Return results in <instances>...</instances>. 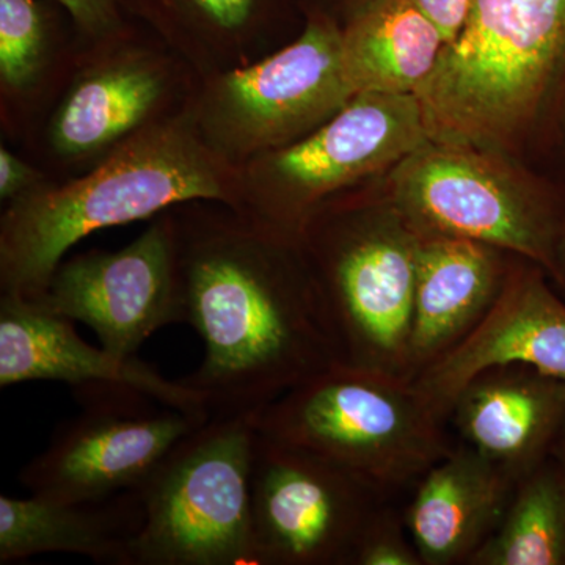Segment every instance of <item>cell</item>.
Segmentation results:
<instances>
[{"mask_svg": "<svg viewBox=\"0 0 565 565\" xmlns=\"http://www.w3.org/2000/svg\"><path fill=\"white\" fill-rule=\"evenodd\" d=\"M185 323L203 341L181 379L211 415L258 412L341 362L302 245L234 211L177 217Z\"/></svg>", "mask_w": 565, "mask_h": 565, "instance_id": "obj_1", "label": "cell"}, {"mask_svg": "<svg viewBox=\"0 0 565 565\" xmlns=\"http://www.w3.org/2000/svg\"><path fill=\"white\" fill-rule=\"evenodd\" d=\"M241 170L204 141L192 114L154 121L79 180L43 184L10 202L0 222V288L39 300L63 256L88 234L178 204L241 211Z\"/></svg>", "mask_w": 565, "mask_h": 565, "instance_id": "obj_2", "label": "cell"}, {"mask_svg": "<svg viewBox=\"0 0 565 565\" xmlns=\"http://www.w3.org/2000/svg\"><path fill=\"white\" fill-rule=\"evenodd\" d=\"M565 90V0H471L416 92L429 139L500 152Z\"/></svg>", "mask_w": 565, "mask_h": 565, "instance_id": "obj_3", "label": "cell"}, {"mask_svg": "<svg viewBox=\"0 0 565 565\" xmlns=\"http://www.w3.org/2000/svg\"><path fill=\"white\" fill-rule=\"evenodd\" d=\"M264 437L362 479L388 501L452 451L448 422L403 375L332 364L256 412Z\"/></svg>", "mask_w": 565, "mask_h": 565, "instance_id": "obj_4", "label": "cell"}, {"mask_svg": "<svg viewBox=\"0 0 565 565\" xmlns=\"http://www.w3.org/2000/svg\"><path fill=\"white\" fill-rule=\"evenodd\" d=\"M255 418L212 415L167 455L140 489L145 522L129 565H256Z\"/></svg>", "mask_w": 565, "mask_h": 565, "instance_id": "obj_5", "label": "cell"}, {"mask_svg": "<svg viewBox=\"0 0 565 565\" xmlns=\"http://www.w3.org/2000/svg\"><path fill=\"white\" fill-rule=\"evenodd\" d=\"M500 152L427 140L388 184V206L422 234L462 237L500 248L556 275L565 200L523 180Z\"/></svg>", "mask_w": 565, "mask_h": 565, "instance_id": "obj_6", "label": "cell"}, {"mask_svg": "<svg viewBox=\"0 0 565 565\" xmlns=\"http://www.w3.org/2000/svg\"><path fill=\"white\" fill-rule=\"evenodd\" d=\"M362 222L308 218L299 239L343 363L407 377L423 234L393 207Z\"/></svg>", "mask_w": 565, "mask_h": 565, "instance_id": "obj_7", "label": "cell"}, {"mask_svg": "<svg viewBox=\"0 0 565 565\" xmlns=\"http://www.w3.org/2000/svg\"><path fill=\"white\" fill-rule=\"evenodd\" d=\"M429 140L416 93H356L302 140L241 167V211L299 236L327 199L399 166Z\"/></svg>", "mask_w": 565, "mask_h": 565, "instance_id": "obj_8", "label": "cell"}, {"mask_svg": "<svg viewBox=\"0 0 565 565\" xmlns=\"http://www.w3.org/2000/svg\"><path fill=\"white\" fill-rule=\"evenodd\" d=\"M353 95L343 29L319 14L289 46L212 81L192 117L212 150L241 169L321 128Z\"/></svg>", "mask_w": 565, "mask_h": 565, "instance_id": "obj_9", "label": "cell"}, {"mask_svg": "<svg viewBox=\"0 0 565 565\" xmlns=\"http://www.w3.org/2000/svg\"><path fill=\"white\" fill-rule=\"evenodd\" d=\"M82 411L22 468L21 486L52 500L99 501L140 492L202 418L125 386L76 390Z\"/></svg>", "mask_w": 565, "mask_h": 565, "instance_id": "obj_10", "label": "cell"}, {"mask_svg": "<svg viewBox=\"0 0 565 565\" xmlns=\"http://www.w3.org/2000/svg\"><path fill=\"white\" fill-rule=\"evenodd\" d=\"M385 503L351 471L258 433L252 467L256 565H352L364 527Z\"/></svg>", "mask_w": 565, "mask_h": 565, "instance_id": "obj_11", "label": "cell"}, {"mask_svg": "<svg viewBox=\"0 0 565 565\" xmlns=\"http://www.w3.org/2000/svg\"><path fill=\"white\" fill-rule=\"evenodd\" d=\"M32 302L90 327L115 355L136 356L158 330L185 323L177 217L159 215L121 250H93L62 263Z\"/></svg>", "mask_w": 565, "mask_h": 565, "instance_id": "obj_12", "label": "cell"}, {"mask_svg": "<svg viewBox=\"0 0 565 565\" xmlns=\"http://www.w3.org/2000/svg\"><path fill=\"white\" fill-rule=\"evenodd\" d=\"M548 274L520 258L478 326L411 379L426 404L449 422L465 385L501 364H526L565 382V299Z\"/></svg>", "mask_w": 565, "mask_h": 565, "instance_id": "obj_13", "label": "cell"}, {"mask_svg": "<svg viewBox=\"0 0 565 565\" xmlns=\"http://www.w3.org/2000/svg\"><path fill=\"white\" fill-rule=\"evenodd\" d=\"M61 382L74 392L125 386L188 414L210 418L202 397L182 381H169L136 356L115 355L82 340L74 322L24 297H0V386Z\"/></svg>", "mask_w": 565, "mask_h": 565, "instance_id": "obj_14", "label": "cell"}, {"mask_svg": "<svg viewBox=\"0 0 565 565\" xmlns=\"http://www.w3.org/2000/svg\"><path fill=\"white\" fill-rule=\"evenodd\" d=\"M460 444L519 482L552 457L565 427V382L526 364L475 375L452 404Z\"/></svg>", "mask_w": 565, "mask_h": 565, "instance_id": "obj_15", "label": "cell"}, {"mask_svg": "<svg viewBox=\"0 0 565 565\" xmlns=\"http://www.w3.org/2000/svg\"><path fill=\"white\" fill-rule=\"evenodd\" d=\"M515 484L463 444L433 465L403 511L423 565H468L500 525Z\"/></svg>", "mask_w": 565, "mask_h": 565, "instance_id": "obj_16", "label": "cell"}, {"mask_svg": "<svg viewBox=\"0 0 565 565\" xmlns=\"http://www.w3.org/2000/svg\"><path fill=\"white\" fill-rule=\"evenodd\" d=\"M505 256L509 253L476 241L423 234L408 341V381L455 348L484 318L511 270Z\"/></svg>", "mask_w": 565, "mask_h": 565, "instance_id": "obj_17", "label": "cell"}, {"mask_svg": "<svg viewBox=\"0 0 565 565\" xmlns=\"http://www.w3.org/2000/svg\"><path fill=\"white\" fill-rule=\"evenodd\" d=\"M143 522L140 492L82 503L0 494V564L73 553L99 564L129 565Z\"/></svg>", "mask_w": 565, "mask_h": 565, "instance_id": "obj_18", "label": "cell"}, {"mask_svg": "<svg viewBox=\"0 0 565 565\" xmlns=\"http://www.w3.org/2000/svg\"><path fill=\"white\" fill-rule=\"evenodd\" d=\"M166 92V71L145 54L117 55L85 71L52 118V150L68 161L109 154L154 122Z\"/></svg>", "mask_w": 565, "mask_h": 565, "instance_id": "obj_19", "label": "cell"}, {"mask_svg": "<svg viewBox=\"0 0 565 565\" xmlns=\"http://www.w3.org/2000/svg\"><path fill=\"white\" fill-rule=\"evenodd\" d=\"M446 46L414 0H367L343 29V66L353 93H416Z\"/></svg>", "mask_w": 565, "mask_h": 565, "instance_id": "obj_20", "label": "cell"}, {"mask_svg": "<svg viewBox=\"0 0 565 565\" xmlns=\"http://www.w3.org/2000/svg\"><path fill=\"white\" fill-rule=\"evenodd\" d=\"M468 565H565V465L548 457L516 482L500 525Z\"/></svg>", "mask_w": 565, "mask_h": 565, "instance_id": "obj_21", "label": "cell"}, {"mask_svg": "<svg viewBox=\"0 0 565 565\" xmlns=\"http://www.w3.org/2000/svg\"><path fill=\"white\" fill-rule=\"evenodd\" d=\"M121 9L172 33L241 36L262 21L267 0H118Z\"/></svg>", "mask_w": 565, "mask_h": 565, "instance_id": "obj_22", "label": "cell"}, {"mask_svg": "<svg viewBox=\"0 0 565 565\" xmlns=\"http://www.w3.org/2000/svg\"><path fill=\"white\" fill-rule=\"evenodd\" d=\"M47 43L46 10L36 0H0V81L24 90L39 77Z\"/></svg>", "mask_w": 565, "mask_h": 565, "instance_id": "obj_23", "label": "cell"}, {"mask_svg": "<svg viewBox=\"0 0 565 565\" xmlns=\"http://www.w3.org/2000/svg\"><path fill=\"white\" fill-rule=\"evenodd\" d=\"M352 565H423L394 501L382 504L364 527Z\"/></svg>", "mask_w": 565, "mask_h": 565, "instance_id": "obj_24", "label": "cell"}, {"mask_svg": "<svg viewBox=\"0 0 565 565\" xmlns=\"http://www.w3.org/2000/svg\"><path fill=\"white\" fill-rule=\"evenodd\" d=\"M82 35L95 41L120 39L125 32L118 0H55Z\"/></svg>", "mask_w": 565, "mask_h": 565, "instance_id": "obj_25", "label": "cell"}, {"mask_svg": "<svg viewBox=\"0 0 565 565\" xmlns=\"http://www.w3.org/2000/svg\"><path fill=\"white\" fill-rule=\"evenodd\" d=\"M43 184L40 174L29 163L21 161L13 152L2 147L0 150V199L13 202Z\"/></svg>", "mask_w": 565, "mask_h": 565, "instance_id": "obj_26", "label": "cell"}, {"mask_svg": "<svg viewBox=\"0 0 565 565\" xmlns=\"http://www.w3.org/2000/svg\"><path fill=\"white\" fill-rule=\"evenodd\" d=\"M414 2L440 29L446 44L455 41L462 31L471 7V0H414Z\"/></svg>", "mask_w": 565, "mask_h": 565, "instance_id": "obj_27", "label": "cell"}, {"mask_svg": "<svg viewBox=\"0 0 565 565\" xmlns=\"http://www.w3.org/2000/svg\"><path fill=\"white\" fill-rule=\"evenodd\" d=\"M552 282L559 289L565 299V234L563 241H561L559 250H557L556 275Z\"/></svg>", "mask_w": 565, "mask_h": 565, "instance_id": "obj_28", "label": "cell"}, {"mask_svg": "<svg viewBox=\"0 0 565 565\" xmlns=\"http://www.w3.org/2000/svg\"><path fill=\"white\" fill-rule=\"evenodd\" d=\"M552 456L555 457L556 460H559L561 463L565 465V427L563 434H561L559 440H557L555 449H553Z\"/></svg>", "mask_w": 565, "mask_h": 565, "instance_id": "obj_29", "label": "cell"}, {"mask_svg": "<svg viewBox=\"0 0 565 565\" xmlns=\"http://www.w3.org/2000/svg\"><path fill=\"white\" fill-rule=\"evenodd\" d=\"M564 95H565V90H564ZM564 121H565V117H564Z\"/></svg>", "mask_w": 565, "mask_h": 565, "instance_id": "obj_30", "label": "cell"}]
</instances>
